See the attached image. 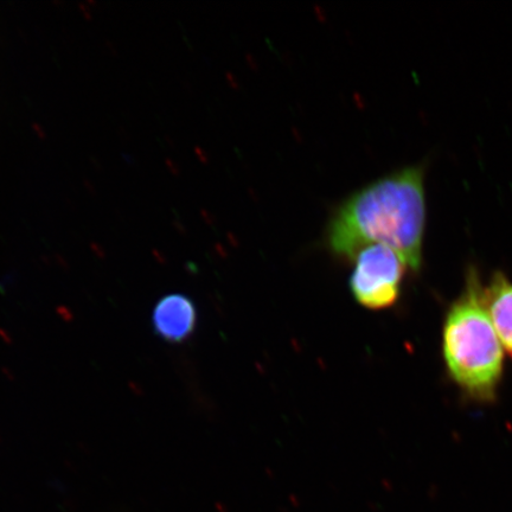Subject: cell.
<instances>
[{
  "label": "cell",
  "mask_w": 512,
  "mask_h": 512,
  "mask_svg": "<svg viewBox=\"0 0 512 512\" xmlns=\"http://www.w3.org/2000/svg\"><path fill=\"white\" fill-rule=\"evenodd\" d=\"M350 290L356 302L369 310L389 309L400 298L405 261L392 248L371 245L355 256Z\"/></svg>",
  "instance_id": "3"
},
{
  "label": "cell",
  "mask_w": 512,
  "mask_h": 512,
  "mask_svg": "<svg viewBox=\"0 0 512 512\" xmlns=\"http://www.w3.org/2000/svg\"><path fill=\"white\" fill-rule=\"evenodd\" d=\"M426 210L424 168L409 166L347 198L326 227V246L347 260H354L368 246H387L401 256L407 268L419 271Z\"/></svg>",
  "instance_id": "1"
},
{
  "label": "cell",
  "mask_w": 512,
  "mask_h": 512,
  "mask_svg": "<svg viewBox=\"0 0 512 512\" xmlns=\"http://www.w3.org/2000/svg\"><path fill=\"white\" fill-rule=\"evenodd\" d=\"M152 325L165 342L188 341L197 325L196 306L184 294H168L153 309Z\"/></svg>",
  "instance_id": "4"
},
{
  "label": "cell",
  "mask_w": 512,
  "mask_h": 512,
  "mask_svg": "<svg viewBox=\"0 0 512 512\" xmlns=\"http://www.w3.org/2000/svg\"><path fill=\"white\" fill-rule=\"evenodd\" d=\"M503 348L484 305L478 274L472 270L465 292L445 319L443 354L448 374L471 398L492 400L502 379Z\"/></svg>",
  "instance_id": "2"
},
{
  "label": "cell",
  "mask_w": 512,
  "mask_h": 512,
  "mask_svg": "<svg viewBox=\"0 0 512 512\" xmlns=\"http://www.w3.org/2000/svg\"><path fill=\"white\" fill-rule=\"evenodd\" d=\"M483 299L503 347L512 354V283L497 273L483 291Z\"/></svg>",
  "instance_id": "5"
}]
</instances>
